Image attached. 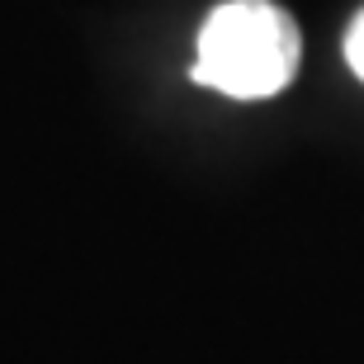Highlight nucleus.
<instances>
[{
	"label": "nucleus",
	"mask_w": 364,
	"mask_h": 364,
	"mask_svg": "<svg viewBox=\"0 0 364 364\" xmlns=\"http://www.w3.org/2000/svg\"><path fill=\"white\" fill-rule=\"evenodd\" d=\"M346 62H350V71L364 81V10H360V19L350 24V33H346Z\"/></svg>",
	"instance_id": "2"
},
{
	"label": "nucleus",
	"mask_w": 364,
	"mask_h": 364,
	"mask_svg": "<svg viewBox=\"0 0 364 364\" xmlns=\"http://www.w3.org/2000/svg\"><path fill=\"white\" fill-rule=\"evenodd\" d=\"M298 28L270 0H228L199 28L194 81L232 100L279 95L298 71Z\"/></svg>",
	"instance_id": "1"
}]
</instances>
